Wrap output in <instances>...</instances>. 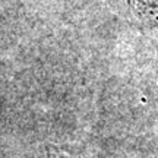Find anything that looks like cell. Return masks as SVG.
Instances as JSON below:
<instances>
[{"mask_svg": "<svg viewBox=\"0 0 158 158\" xmlns=\"http://www.w3.org/2000/svg\"><path fill=\"white\" fill-rule=\"evenodd\" d=\"M129 22L149 31H158V0H106Z\"/></svg>", "mask_w": 158, "mask_h": 158, "instance_id": "6da1fadb", "label": "cell"}, {"mask_svg": "<svg viewBox=\"0 0 158 158\" xmlns=\"http://www.w3.org/2000/svg\"><path fill=\"white\" fill-rule=\"evenodd\" d=\"M35 158H95L91 157L89 154L82 151H73V149H64L57 147H45Z\"/></svg>", "mask_w": 158, "mask_h": 158, "instance_id": "7a4b0ae2", "label": "cell"}]
</instances>
